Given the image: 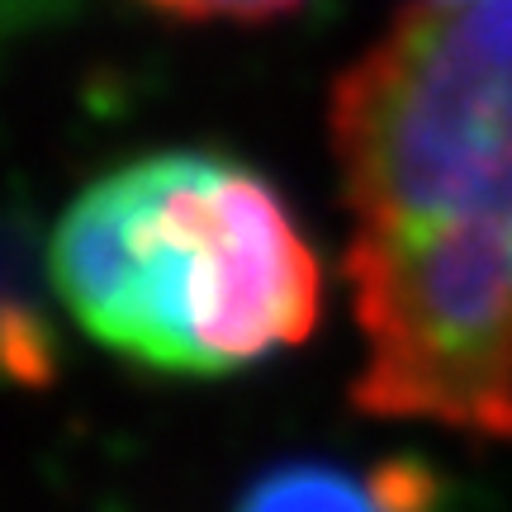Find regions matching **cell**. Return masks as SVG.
Listing matches in <instances>:
<instances>
[{
    "mask_svg": "<svg viewBox=\"0 0 512 512\" xmlns=\"http://www.w3.org/2000/svg\"><path fill=\"white\" fill-rule=\"evenodd\" d=\"M356 408L512 441V0H422L332 86Z\"/></svg>",
    "mask_w": 512,
    "mask_h": 512,
    "instance_id": "obj_1",
    "label": "cell"
},
{
    "mask_svg": "<svg viewBox=\"0 0 512 512\" xmlns=\"http://www.w3.org/2000/svg\"><path fill=\"white\" fill-rule=\"evenodd\" d=\"M53 285L95 342L166 375H228L299 347L323 271L285 200L209 152L138 157L53 233Z\"/></svg>",
    "mask_w": 512,
    "mask_h": 512,
    "instance_id": "obj_2",
    "label": "cell"
},
{
    "mask_svg": "<svg viewBox=\"0 0 512 512\" xmlns=\"http://www.w3.org/2000/svg\"><path fill=\"white\" fill-rule=\"evenodd\" d=\"M432 503L437 479L408 460H389L375 470L294 460L256 479L233 512H432Z\"/></svg>",
    "mask_w": 512,
    "mask_h": 512,
    "instance_id": "obj_3",
    "label": "cell"
},
{
    "mask_svg": "<svg viewBox=\"0 0 512 512\" xmlns=\"http://www.w3.org/2000/svg\"><path fill=\"white\" fill-rule=\"evenodd\" d=\"M166 15H181V19H275L294 10L299 0H147Z\"/></svg>",
    "mask_w": 512,
    "mask_h": 512,
    "instance_id": "obj_4",
    "label": "cell"
}]
</instances>
